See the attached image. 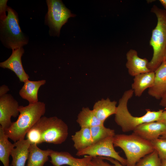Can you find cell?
<instances>
[{"label": "cell", "instance_id": "cell-1", "mask_svg": "<svg viewBox=\"0 0 166 166\" xmlns=\"http://www.w3.org/2000/svg\"><path fill=\"white\" fill-rule=\"evenodd\" d=\"M68 127L56 117H42L26 135L31 144L45 142L59 144L64 142L68 136Z\"/></svg>", "mask_w": 166, "mask_h": 166}, {"label": "cell", "instance_id": "cell-2", "mask_svg": "<svg viewBox=\"0 0 166 166\" xmlns=\"http://www.w3.org/2000/svg\"><path fill=\"white\" fill-rule=\"evenodd\" d=\"M18 110L20 114L17 120L4 131L9 138L14 142L24 139L27 132L44 115L45 105L41 101L29 103L26 106H19Z\"/></svg>", "mask_w": 166, "mask_h": 166}, {"label": "cell", "instance_id": "cell-3", "mask_svg": "<svg viewBox=\"0 0 166 166\" xmlns=\"http://www.w3.org/2000/svg\"><path fill=\"white\" fill-rule=\"evenodd\" d=\"M134 91L132 89L125 91L120 99L115 115V121L124 132L133 131L139 125L146 122L157 121L164 111H151L146 109V113L141 117H134L128 111L127 104L132 97Z\"/></svg>", "mask_w": 166, "mask_h": 166}, {"label": "cell", "instance_id": "cell-4", "mask_svg": "<svg viewBox=\"0 0 166 166\" xmlns=\"http://www.w3.org/2000/svg\"><path fill=\"white\" fill-rule=\"evenodd\" d=\"M113 141L114 147H119L123 151L127 166H135L140 159L154 150L150 141L133 133L130 135L115 134Z\"/></svg>", "mask_w": 166, "mask_h": 166}, {"label": "cell", "instance_id": "cell-5", "mask_svg": "<svg viewBox=\"0 0 166 166\" xmlns=\"http://www.w3.org/2000/svg\"><path fill=\"white\" fill-rule=\"evenodd\" d=\"M151 11L156 15L157 21L156 27L152 31L150 45L153 48V53L147 67L150 71L155 72L164 59L166 49V10L154 5Z\"/></svg>", "mask_w": 166, "mask_h": 166}, {"label": "cell", "instance_id": "cell-6", "mask_svg": "<svg viewBox=\"0 0 166 166\" xmlns=\"http://www.w3.org/2000/svg\"><path fill=\"white\" fill-rule=\"evenodd\" d=\"M6 19L0 21V38L3 45L12 50L22 47L28 43V39L22 32L16 12L8 6Z\"/></svg>", "mask_w": 166, "mask_h": 166}, {"label": "cell", "instance_id": "cell-7", "mask_svg": "<svg viewBox=\"0 0 166 166\" xmlns=\"http://www.w3.org/2000/svg\"><path fill=\"white\" fill-rule=\"evenodd\" d=\"M46 2L48 11L45 21L50 28V34L53 32L59 36L61 27L69 18L76 15L71 13L61 0H47Z\"/></svg>", "mask_w": 166, "mask_h": 166}, {"label": "cell", "instance_id": "cell-8", "mask_svg": "<svg viewBox=\"0 0 166 166\" xmlns=\"http://www.w3.org/2000/svg\"><path fill=\"white\" fill-rule=\"evenodd\" d=\"M113 136L108 137L93 143L83 149L77 151L76 155L79 156L88 155L92 157H110L117 160L122 164L126 166L127 165L126 159L121 156L114 148L113 141Z\"/></svg>", "mask_w": 166, "mask_h": 166}, {"label": "cell", "instance_id": "cell-9", "mask_svg": "<svg viewBox=\"0 0 166 166\" xmlns=\"http://www.w3.org/2000/svg\"><path fill=\"white\" fill-rule=\"evenodd\" d=\"M18 103L10 94L0 97V124L4 131L11 125L12 117L16 118L19 113Z\"/></svg>", "mask_w": 166, "mask_h": 166}, {"label": "cell", "instance_id": "cell-10", "mask_svg": "<svg viewBox=\"0 0 166 166\" xmlns=\"http://www.w3.org/2000/svg\"><path fill=\"white\" fill-rule=\"evenodd\" d=\"M24 52L22 47L12 50L10 57L0 63L1 67L11 70L15 74L19 81L23 82L29 78V75L25 72L22 63L21 58Z\"/></svg>", "mask_w": 166, "mask_h": 166}, {"label": "cell", "instance_id": "cell-11", "mask_svg": "<svg viewBox=\"0 0 166 166\" xmlns=\"http://www.w3.org/2000/svg\"><path fill=\"white\" fill-rule=\"evenodd\" d=\"M49 156L50 162L53 166L64 165L69 166H88L93 157L85 155L81 158H75L67 152H58L52 150Z\"/></svg>", "mask_w": 166, "mask_h": 166}, {"label": "cell", "instance_id": "cell-12", "mask_svg": "<svg viewBox=\"0 0 166 166\" xmlns=\"http://www.w3.org/2000/svg\"><path fill=\"white\" fill-rule=\"evenodd\" d=\"M166 131V126L158 121L146 122L138 126L133 132L149 141L159 138Z\"/></svg>", "mask_w": 166, "mask_h": 166}, {"label": "cell", "instance_id": "cell-13", "mask_svg": "<svg viewBox=\"0 0 166 166\" xmlns=\"http://www.w3.org/2000/svg\"><path fill=\"white\" fill-rule=\"evenodd\" d=\"M126 66L130 76L135 77L150 71L147 67L148 60L145 58H142L139 57L136 50H129L126 54Z\"/></svg>", "mask_w": 166, "mask_h": 166}, {"label": "cell", "instance_id": "cell-14", "mask_svg": "<svg viewBox=\"0 0 166 166\" xmlns=\"http://www.w3.org/2000/svg\"><path fill=\"white\" fill-rule=\"evenodd\" d=\"M153 86L148 89V94L156 99H161L166 92V60L155 71Z\"/></svg>", "mask_w": 166, "mask_h": 166}, {"label": "cell", "instance_id": "cell-15", "mask_svg": "<svg viewBox=\"0 0 166 166\" xmlns=\"http://www.w3.org/2000/svg\"><path fill=\"white\" fill-rule=\"evenodd\" d=\"M14 144L15 147L10 154L12 160L10 165L25 166L28 159L30 142L28 139H24L15 142Z\"/></svg>", "mask_w": 166, "mask_h": 166}, {"label": "cell", "instance_id": "cell-16", "mask_svg": "<svg viewBox=\"0 0 166 166\" xmlns=\"http://www.w3.org/2000/svg\"><path fill=\"white\" fill-rule=\"evenodd\" d=\"M117 104L116 101H111L109 98H102L95 103L93 110L97 117L104 123L109 116L116 113Z\"/></svg>", "mask_w": 166, "mask_h": 166}, {"label": "cell", "instance_id": "cell-17", "mask_svg": "<svg viewBox=\"0 0 166 166\" xmlns=\"http://www.w3.org/2000/svg\"><path fill=\"white\" fill-rule=\"evenodd\" d=\"M45 80L31 81L29 79L25 81L20 90L19 94L23 99L27 100L29 103H34L38 101V93L40 87L45 85Z\"/></svg>", "mask_w": 166, "mask_h": 166}, {"label": "cell", "instance_id": "cell-18", "mask_svg": "<svg viewBox=\"0 0 166 166\" xmlns=\"http://www.w3.org/2000/svg\"><path fill=\"white\" fill-rule=\"evenodd\" d=\"M155 75V72L150 71L134 77L133 82L132 84V89L136 96H141L145 90L153 86Z\"/></svg>", "mask_w": 166, "mask_h": 166}, {"label": "cell", "instance_id": "cell-19", "mask_svg": "<svg viewBox=\"0 0 166 166\" xmlns=\"http://www.w3.org/2000/svg\"><path fill=\"white\" fill-rule=\"evenodd\" d=\"M36 144H31L29 148V153L26 166H43L48 160L52 150H42Z\"/></svg>", "mask_w": 166, "mask_h": 166}, {"label": "cell", "instance_id": "cell-20", "mask_svg": "<svg viewBox=\"0 0 166 166\" xmlns=\"http://www.w3.org/2000/svg\"><path fill=\"white\" fill-rule=\"evenodd\" d=\"M77 122L81 128H90L96 126L104 125V123L97 117L93 110L88 107L82 108L78 115Z\"/></svg>", "mask_w": 166, "mask_h": 166}, {"label": "cell", "instance_id": "cell-21", "mask_svg": "<svg viewBox=\"0 0 166 166\" xmlns=\"http://www.w3.org/2000/svg\"><path fill=\"white\" fill-rule=\"evenodd\" d=\"M73 146L77 151L83 149L93 144L90 128H81L72 136Z\"/></svg>", "mask_w": 166, "mask_h": 166}, {"label": "cell", "instance_id": "cell-22", "mask_svg": "<svg viewBox=\"0 0 166 166\" xmlns=\"http://www.w3.org/2000/svg\"><path fill=\"white\" fill-rule=\"evenodd\" d=\"M9 137L0 126V160L4 166H9V157L15 144L8 140Z\"/></svg>", "mask_w": 166, "mask_h": 166}, {"label": "cell", "instance_id": "cell-23", "mask_svg": "<svg viewBox=\"0 0 166 166\" xmlns=\"http://www.w3.org/2000/svg\"><path fill=\"white\" fill-rule=\"evenodd\" d=\"M90 130L93 143L115 135L114 130L106 128L104 125L92 127Z\"/></svg>", "mask_w": 166, "mask_h": 166}, {"label": "cell", "instance_id": "cell-24", "mask_svg": "<svg viewBox=\"0 0 166 166\" xmlns=\"http://www.w3.org/2000/svg\"><path fill=\"white\" fill-rule=\"evenodd\" d=\"M161 163V160L154 150L140 159L135 166H160Z\"/></svg>", "mask_w": 166, "mask_h": 166}, {"label": "cell", "instance_id": "cell-25", "mask_svg": "<svg viewBox=\"0 0 166 166\" xmlns=\"http://www.w3.org/2000/svg\"><path fill=\"white\" fill-rule=\"evenodd\" d=\"M150 142L160 160H166V139L158 138Z\"/></svg>", "mask_w": 166, "mask_h": 166}, {"label": "cell", "instance_id": "cell-26", "mask_svg": "<svg viewBox=\"0 0 166 166\" xmlns=\"http://www.w3.org/2000/svg\"><path fill=\"white\" fill-rule=\"evenodd\" d=\"M88 166H115L114 164H110L105 161L100 156L93 157L89 162Z\"/></svg>", "mask_w": 166, "mask_h": 166}, {"label": "cell", "instance_id": "cell-27", "mask_svg": "<svg viewBox=\"0 0 166 166\" xmlns=\"http://www.w3.org/2000/svg\"><path fill=\"white\" fill-rule=\"evenodd\" d=\"M7 0H0V21L5 20L7 16L6 15V12L7 10L8 6L6 3Z\"/></svg>", "mask_w": 166, "mask_h": 166}, {"label": "cell", "instance_id": "cell-28", "mask_svg": "<svg viewBox=\"0 0 166 166\" xmlns=\"http://www.w3.org/2000/svg\"><path fill=\"white\" fill-rule=\"evenodd\" d=\"M101 157L104 160H109L112 164H114L115 166H125L122 164L120 162H119L117 160L111 158L105 157Z\"/></svg>", "mask_w": 166, "mask_h": 166}, {"label": "cell", "instance_id": "cell-29", "mask_svg": "<svg viewBox=\"0 0 166 166\" xmlns=\"http://www.w3.org/2000/svg\"><path fill=\"white\" fill-rule=\"evenodd\" d=\"M157 121L161 123L166 126V111H163Z\"/></svg>", "mask_w": 166, "mask_h": 166}, {"label": "cell", "instance_id": "cell-30", "mask_svg": "<svg viewBox=\"0 0 166 166\" xmlns=\"http://www.w3.org/2000/svg\"><path fill=\"white\" fill-rule=\"evenodd\" d=\"M9 91V89L7 85H1L0 87V97L6 94Z\"/></svg>", "mask_w": 166, "mask_h": 166}, {"label": "cell", "instance_id": "cell-31", "mask_svg": "<svg viewBox=\"0 0 166 166\" xmlns=\"http://www.w3.org/2000/svg\"><path fill=\"white\" fill-rule=\"evenodd\" d=\"M159 105L161 106L166 108V92L161 99Z\"/></svg>", "mask_w": 166, "mask_h": 166}, {"label": "cell", "instance_id": "cell-32", "mask_svg": "<svg viewBox=\"0 0 166 166\" xmlns=\"http://www.w3.org/2000/svg\"><path fill=\"white\" fill-rule=\"evenodd\" d=\"M159 1L164 8L166 10V0H160Z\"/></svg>", "mask_w": 166, "mask_h": 166}, {"label": "cell", "instance_id": "cell-33", "mask_svg": "<svg viewBox=\"0 0 166 166\" xmlns=\"http://www.w3.org/2000/svg\"><path fill=\"white\" fill-rule=\"evenodd\" d=\"M160 166H166V160H161Z\"/></svg>", "mask_w": 166, "mask_h": 166}, {"label": "cell", "instance_id": "cell-34", "mask_svg": "<svg viewBox=\"0 0 166 166\" xmlns=\"http://www.w3.org/2000/svg\"><path fill=\"white\" fill-rule=\"evenodd\" d=\"M160 138L166 139V131L162 134L160 137Z\"/></svg>", "mask_w": 166, "mask_h": 166}, {"label": "cell", "instance_id": "cell-35", "mask_svg": "<svg viewBox=\"0 0 166 166\" xmlns=\"http://www.w3.org/2000/svg\"><path fill=\"white\" fill-rule=\"evenodd\" d=\"M166 60V49L165 54V56H164V60Z\"/></svg>", "mask_w": 166, "mask_h": 166}]
</instances>
